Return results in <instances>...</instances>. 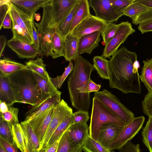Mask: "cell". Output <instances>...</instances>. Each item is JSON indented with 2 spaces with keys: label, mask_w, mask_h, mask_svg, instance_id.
I'll return each instance as SVG.
<instances>
[{
  "label": "cell",
  "mask_w": 152,
  "mask_h": 152,
  "mask_svg": "<svg viewBox=\"0 0 152 152\" xmlns=\"http://www.w3.org/2000/svg\"><path fill=\"white\" fill-rule=\"evenodd\" d=\"M136 53L123 47L109 61V86L123 93H141L138 69L140 67Z\"/></svg>",
  "instance_id": "6da1fadb"
},
{
  "label": "cell",
  "mask_w": 152,
  "mask_h": 152,
  "mask_svg": "<svg viewBox=\"0 0 152 152\" xmlns=\"http://www.w3.org/2000/svg\"><path fill=\"white\" fill-rule=\"evenodd\" d=\"M73 68L68 80V87L72 106L77 110L88 111L91 103L90 95L86 89L93 65L81 56L74 60Z\"/></svg>",
  "instance_id": "7a4b0ae2"
},
{
  "label": "cell",
  "mask_w": 152,
  "mask_h": 152,
  "mask_svg": "<svg viewBox=\"0 0 152 152\" xmlns=\"http://www.w3.org/2000/svg\"><path fill=\"white\" fill-rule=\"evenodd\" d=\"M8 76L17 102L28 104L33 106L50 96L41 93L37 87L33 72L30 70H21Z\"/></svg>",
  "instance_id": "3957f363"
},
{
  "label": "cell",
  "mask_w": 152,
  "mask_h": 152,
  "mask_svg": "<svg viewBox=\"0 0 152 152\" xmlns=\"http://www.w3.org/2000/svg\"><path fill=\"white\" fill-rule=\"evenodd\" d=\"M92 100L89 127V134L91 137L97 141L101 127L106 124L111 123L122 127L126 125L96 97L94 96Z\"/></svg>",
  "instance_id": "277c9868"
},
{
  "label": "cell",
  "mask_w": 152,
  "mask_h": 152,
  "mask_svg": "<svg viewBox=\"0 0 152 152\" xmlns=\"http://www.w3.org/2000/svg\"><path fill=\"white\" fill-rule=\"evenodd\" d=\"M12 22V39L33 45L32 18L12 2L9 10Z\"/></svg>",
  "instance_id": "5b68a950"
},
{
  "label": "cell",
  "mask_w": 152,
  "mask_h": 152,
  "mask_svg": "<svg viewBox=\"0 0 152 152\" xmlns=\"http://www.w3.org/2000/svg\"><path fill=\"white\" fill-rule=\"evenodd\" d=\"M51 1L42 7L43 15L41 21L37 23L34 21V23L37 28L39 48L44 52V55L48 57L50 56L53 28L55 25L53 16Z\"/></svg>",
  "instance_id": "8992f818"
},
{
  "label": "cell",
  "mask_w": 152,
  "mask_h": 152,
  "mask_svg": "<svg viewBox=\"0 0 152 152\" xmlns=\"http://www.w3.org/2000/svg\"><path fill=\"white\" fill-rule=\"evenodd\" d=\"M94 96L102 102L126 125L135 118L134 114L124 105L118 98L107 90L95 92Z\"/></svg>",
  "instance_id": "52a82bcc"
},
{
  "label": "cell",
  "mask_w": 152,
  "mask_h": 152,
  "mask_svg": "<svg viewBox=\"0 0 152 152\" xmlns=\"http://www.w3.org/2000/svg\"><path fill=\"white\" fill-rule=\"evenodd\" d=\"M73 113L72 110L64 99L54 106L53 114L40 147L39 151L45 152L53 132L62 121Z\"/></svg>",
  "instance_id": "ba28073f"
},
{
  "label": "cell",
  "mask_w": 152,
  "mask_h": 152,
  "mask_svg": "<svg viewBox=\"0 0 152 152\" xmlns=\"http://www.w3.org/2000/svg\"><path fill=\"white\" fill-rule=\"evenodd\" d=\"M145 119L143 116L135 118L126 125L113 140L109 150H118L131 140L142 128Z\"/></svg>",
  "instance_id": "9c48e42d"
},
{
  "label": "cell",
  "mask_w": 152,
  "mask_h": 152,
  "mask_svg": "<svg viewBox=\"0 0 152 152\" xmlns=\"http://www.w3.org/2000/svg\"><path fill=\"white\" fill-rule=\"evenodd\" d=\"M118 25V28L114 36L105 45L102 56L105 58H110L113 56L128 36L135 31L131 24L127 21L122 22Z\"/></svg>",
  "instance_id": "30bf717a"
},
{
  "label": "cell",
  "mask_w": 152,
  "mask_h": 152,
  "mask_svg": "<svg viewBox=\"0 0 152 152\" xmlns=\"http://www.w3.org/2000/svg\"><path fill=\"white\" fill-rule=\"evenodd\" d=\"M89 2L95 16L107 23L116 21L123 15L112 6L110 0H90Z\"/></svg>",
  "instance_id": "8fae6325"
},
{
  "label": "cell",
  "mask_w": 152,
  "mask_h": 152,
  "mask_svg": "<svg viewBox=\"0 0 152 152\" xmlns=\"http://www.w3.org/2000/svg\"><path fill=\"white\" fill-rule=\"evenodd\" d=\"M55 105L52 106L38 115L25 121L29 124L37 136L40 143V147L52 118Z\"/></svg>",
  "instance_id": "7c38bea8"
},
{
  "label": "cell",
  "mask_w": 152,
  "mask_h": 152,
  "mask_svg": "<svg viewBox=\"0 0 152 152\" xmlns=\"http://www.w3.org/2000/svg\"><path fill=\"white\" fill-rule=\"evenodd\" d=\"M107 24L106 21L91 15L80 23L71 33L79 38L96 31H100L102 34L104 31Z\"/></svg>",
  "instance_id": "4fadbf2b"
},
{
  "label": "cell",
  "mask_w": 152,
  "mask_h": 152,
  "mask_svg": "<svg viewBox=\"0 0 152 152\" xmlns=\"http://www.w3.org/2000/svg\"><path fill=\"white\" fill-rule=\"evenodd\" d=\"M7 46L20 58H34L38 55H44L41 49H36L33 45L12 38L7 42Z\"/></svg>",
  "instance_id": "5bb4252c"
},
{
  "label": "cell",
  "mask_w": 152,
  "mask_h": 152,
  "mask_svg": "<svg viewBox=\"0 0 152 152\" xmlns=\"http://www.w3.org/2000/svg\"><path fill=\"white\" fill-rule=\"evenodd\" d=\"M78 0H52L51 4L55 25L58 26L67 16Z\"/></svg>",
  "instance_id": "9a60e30c"
},
{
  "label": "cell",
  "mask_w": 152,
  "mask_h": 152,
  "mask_svg": "<svg viewBox=\"0 0 152 152\" xmlns=\"http://www.w3.org/2000/svg\"><path fill=\"white\" fill-rule=\"evenodd\" d=\"M61 92L59 91L32 106L26 113L24 121H26L44 112L52 106L59 103L61 101Z\"/></svg>",
  "instance_id": "2e32d148"
},
{
  "label": "cell",
  "mask_w": 152,
  "mask_h": 152,
  "mask_svg": "<svg viewBox=\"0 0 152 152\" xmlns=\"http://www.w3.org/2000/svg\"><path fill=\"white\" fill-rule=\"evenodd\" d=\"M101 32L96 31L85 35L79 39L77 55L86 53L90 55L93 50L99 46Z\"/></svg>",
  "instance_id": "e0dca14e"
},
{
  "label": "cell",
  "mask_w": 152,
  "mask_h": 152,
  "mask_svg": "<svg viewBox=\"0 0 152 152\" xmlns=\"http://www.w3.org/2000/svg\"><path fill=\"white\" fill-rule=\"evenodd\" d=\"M123 128L111 123L104 124L100 131L97 141L109 150L113 140Z\"/></svg>",
  "instance_id": "ac0fdd59"
},
{
  "label": "cell",
  "mask_w": 152,
  "mask_h": 152,
  "mask_svg": "<svg viewBox=\"0 0 152 152\" xmlns=\"http://www.w3.org/2000/svg\"><path fill=\"white\" fill-rule=\"evenodd\" d=\"M89 130L87 123H77L72 125L66 131L72 142L77 146L82 148L89 134Z\"/></svg>",
  "instance_id": "d6986e66"
},
{
  "label": "cell",
  "mask_w": 152,
  "mask_h": 152,
  "mask_svg": "<svg viewBox=\"0 0 152 152\" xmlns=\"http://www.w3.org/2000/svg\"><path fill=\"white\" fill-rule=\"evenodd\" d=\"M20 124L25 138L26 149L24 152H41L39 140L30 125L24 121L21 122Z\"/></svg>",
  "instance_id": "ffe728a7"
},
{
  "label": "cell",
  "mask_w": 152,
  "mask_h": 152,
  "mask_svg": "<svg viewBox=\"0 0 152 152\" xmlns=\"http://www.w3.org/2000/svg\"><path fill=\"white\" fill-rule=\"evenodd\" d=\"M52 0H11L12 3L31 18L37 11Z\"/></svg>",
  "instance_id": "44dd1931"
},
{
  "label": "cell",
  "mask_w": 152,
  "mask_h": 152,
  "mask_svg": "<svg viewBox=\"0 0 152 152\" xmlns=\"http://www.w3.org/2000/svg\"><path fill=\"white\" fill-rule=\"evenodd\" d=\"M0 101L12 106L17 102L14 92L8 76L0 75Z\"/></svg>",
  "instance_id": "7402d4cb"
},
{
  "label": "cell",
  "mask_w": 152,
  "mask_h": 152,
  "mask_svg": "<svg viewBox=\"0 0 152 152\" xmlns=\"http://www.w3.org/2000/svg\"><path fill=\"white\" fill-rule=\"evenodd\" d=\"M64 38L60 32L58 26L55 25L52 35L50 56L53 59L61 56L64 57Z\"/></svg>",
  "instance_id": "603a6c76"
},
{
  "label": "cell",
  "mask_w": 152,
  "mask_h": 152,
  "mask_svg": "<svg viewBox=\"0 0 152 152\" xmlns=\"http://www.w3.org/2000/svg\"><path fill=\"white\" fill-rule=\"evenodd\" d=\"M79 38L74 36L72 33L64 38L65 51L64 57L66 60L70 62L78 56L77 51Z\"/></svg>",
  "instance_id": "cb8c5ba5"
},
{
  "label": "cell",
  "mask_w": 152,
  "mask_h": 152,
  "mask_svg": "<svg viewBox=\"0 0 152 152\" xmlns=\"http://www.w3.org/2000/svg\"><path fill=\"white\" fill-rule=\"evenodd\" d=\"M27 69V66L21 63L4 57L0 60V75L7 76L17 72Z\"/></svg>",
  "instance_id": "d4e9b609"
},
{
  "label": "cell",
  "mask_w": 152,
  "mask_h": 152,
  "mask_svg": "<svg viewBox=\"0 0 152 152\" xmlns=\"http://www.w3.org/2000/svg\"><path fill=\"white\" fill-rule=\"evenodd\" d=\"M89 1L81 0L75 15L71 27L70 33L83 20L90 16Z\"/></svg>",
  "instance_id": "484cf974"
},
{
  "label": "cell",
  "mask_w": 152,
  "mask_h": 152,
  "mask_svg": "<svg viewBox=\"0 0 152 152\" xmlns=\"http://www.w3.org/2000/svg\"><path fill=\"white\" fill-rule=\"evenodd\" d=\"M37 88L43 94L50 96L59 91L52 83L50 78H45L33 73Z\"/></svg>",
  "instance_id": "4316f807"
},
{
  "label": "cell",
  "mask_w": 152,
  "mask_h": 152,
  "mask_svg": "<svg viewBox=\"0 0 152 152\" xmlns=\"http://www.w3.org/2000/svg\"><path fill=\"white\" fill-rule=\"evenodd\" d=\"M73 119L72 113L68 116L62 121L52 135L46 149L61 138L69 127L72 124Z\"/></svg>",
  "instance_id": "83f0119b"
},
{
  "label": "cell",
  "mask_w": 152,
  "mask_h": 152,
  "mask_svg": "<svg viewBox=\"0 0 152 152\" xmlns=\"http://www.w3.org/2000/svg\"><path fill=\"white\" fill-rule=\"evenodd\" d=\"M143 62V65L140 78L148 91L152 92V58L144 60Z\"/></svg>",
  "instance_id": "f1b7e54d"
},
{
  "label": "cell",
  "mask_w": 152,
  "mask_h": 152,
  "mask_svg": "<svg viewBox=\"0 0 152 152\" xmlns=\"http://www.w3.org/2000/svg\"><path fill=\"white\" fill-rule=\"evenodd\" d=\"M43 57H37L35 60H30L26 63L27 70L36 73L42 77L49 78L50 77L46 69V65L44 62Z\"/></svg>",
  "instance_id": "f546056e"
},
{
  "label": "cell",
  "mask_w": 152,
  "mask_h": 152,
  "mask_svg": "<svg viewBox=\"0 0 152 152\" xmlns=\"http://www.w3.org/2000/svg\"><path fill=\"white\" fill-rule=\"evenodd\" d=\"M93 66L99 76L102 79L109 80V61L101 56H94L93 58Z\"/></svg>",
  "instance_id": "4dcf8cb0"
},
{
  "label": "cell",
  "mask_w": 152,
  "mask_h": 152,
  "mask_svg": "<svg viewBox=\"0 0 152 152\" xmlns=\"http://www.w3.org/2000/svg\"><path fill=\"white\" fill-rule=\"evenodd\" d=\"M81 147L75 145L66 131L60 139L56 152H82Z\"/></svg>",
  "instance_id": "1f68e13d"
},
{
  "label": "cell",
  "mask_w": 152,
  "mask_h": 152,
  "mask_svg": "<svg viewBox=\"0 0 152 152\" xmlns=\"http://www.w3.org/2000/svg\"><path fill=\"white\" fill-rule=\"evenodd\" d=\"M14 144L21 152L26 149L24 136L22 128L19 123L12 126Z\"/></svg>",
  "instance_id": "d6a6232c"
},
{
  "label": "cell",
  "mask_w": 152,
  "mask_h": 152,
  "mask_svg": "<svg viewBox=\"0 0 152 152\" xmlns=\"http://www.w3.org/2000/svg\"><path fill=\"white\" fill-rule=\"evenodd\" d=\"M80 1L81 0H78L74 8L65 19L58 26L60 32L64 38L70 33L73 19Z\"/></svg>",
  "instance_id": "836d02e7"
},
{
  "label": "cell",
  "mask_w": 152,
  "mask_h": 152,
  "mask_svg": "<svg viewBox=\"0 0 152 152\" xmlns=\"http://www.w3.org/2000/svg\"><path fill=\"white\" fill-rule=\"evenodd\" d=\"M82 148L85 152H109V151L91 137L89 134L86 137Z\"/></svg>",
  "instance_id": "e575fe53"
},
{
  "label": "cell",
  "mask_w": 152,
  "mask_h": 152,
  "mask_svg": "<svg viewBox=\"0 0 152 152\" xmlns=\"http://www.w3.org/2000/svg\"><path fill=\"white\" fill-rule=\"evenodd\" d=\"M142 141L148 149L152 152V116H149L145 126L142 132Z\"/></svg>",
  "instance_id": "d590c367"
},
{
  "label": "cell",
  "mask_w": 152,
  "mask_h": 152,
  "mask_svg": "<svg viewBox=\"0 0 152 152\" xmlns=\"http://www.w3.org/2000/svg\"><path fill=\"white\" fill-rule=\"evenodd\" d=\"M149 9L150 8L141 4L134 2L133 1L124 10L123 15L127 16L132 19L137 15Z\"/></svg>",
  "instance_id": "8d00e7d4"
},
{
  "label": "cell",
  "mask_w": 152,
  "mask_h": 152,
  "mask_svg": "<svg viewBox=\"0 0 152 152\" xmlns=\"http://www.w3.org/2000/svg\"><path fill=\"white\" fill-rule=\"evenodd\" d=\"M0 137L11 144H14L12 125L0 117Z\"/></svg>",
  "instance_id": "74e56055"
},
{
  "label": "cell",
  "mask_w": 152,
  "mask_h": 152,
  "mask_svg": "<svg viewBox=\"0 0 152 152\" xmlns=\"http://www.w3.org/2000/svg\"><path fill=\"white\" fill-rule=\"evenodd\" d=\"M18 108L8 106V110L4 113H0V117L12 126L19 123L18 119Z\"/></svg>",
  "instance_id": "f35d334b"
},
{
  "label": "cell",
  "mask_w": 152,
  "mask_h": 152,
  "mask_svg": "<svg viewBox=\"0 0 152 152\" xmlns=\"http://www.w3.org/2000/svg\"><path fill=\"white\" fill-rule=\"evenodd\" d=\"M73 67V63L71 61L68 66L65 68V70L61 75L54 78L50 77L51 81L56 88L58 89L61 88L66 78L72 70Z\"/></svg>",
  "instance_id": "ab89813d"
},
{
  "label": "cell",
  "mask_w": 152,
  "mask_h": 152,
  "mask_svg": "<svg viewBox=\"0 0 152 152\" xmlns=\"http://www.w3.org/2000/svg\"><path fill=\"white\" fill-rule=\"evenodd\" d=\"M118 25L113 23H108L107 26L103 33L101 34L105 45L111 39L116 33Z\"/></svg>",
  "instance_id": "60d3db41"
},
{
  "label": "cell",
  "mask_w": 152,
  "mask_h": 152,
  "mask_svg": "<svg viewBox=\"0 0 152 152\" xmlns=\"http://www.w3.org/2000/svg\"><path fill=\"white\" fill-rule=\"evenodd\" d=\"M143 113L148 117L152 116V92H148L142 102Z\"/></svg>",
  "instance_id": "b9f144b4"
},
{
  "label": "cell",
  "mask_w": 152,
  "mask_h": 152,
  "mask_svg": "<svg viewBox=\"0 0 152 152\" xmlns=\"http://www.w3.org/2000/svg\"><path fill=\"white\" fill-rule=\"evenodd\" d=\"M73 119L72 124L77 123L86 124L89 119L88 111L77 110L73 113Z\"/></svg>",
  "instance_id": "7bdbcfd3"
},
{
  "label": "cell",
  "mask_w": 152,
  "mask_h": 152,
  "mask_svg": "<svg viewBox=\"0 0 152 152\" xmlns=\"http://www.w3.org/2000/svg\"><path fill=\"white\" fill-rule=\"evenodd\" d=\"M134 0H110L112 6L118 12L123 14L126 8L131 4Z\"/></svg>",
  "instance_id": "ee69618b"
},
{
  "label": "cell",
  "mask_w": 152,
  "mask_h": 152,
  "mask_svg": "<svg viewBox=\"0 0 152 152\" xmlns=\"http://www.w3.org/2000/svg\"><path fill=\"white\" fill-rule=\"evenodd\" d=\"M11 3V0H0V26L9 10Z\"/></svg>",
  "instance_id": "f6af8a7d"
},
{
  "label": "cell",
  "mask_w": 152,
  "mask_h": 152,
  "mask_svg": "<svg viewBox=\"0 0 152 152\" xmlns=\"http://www.w3.org/2000/svg\"><path fill=\"white\" fill-rule=\"evenodd\" d=\"M118 150L119 152H141L139 144H134L131 140L128 142Z\"/></svg>",
  "instance_id": "bcb514c9"
},
{
  "label": "cell",
  "mask_w": 152,
  "mask_h": 152,
  "mask_svg": "<svg viewBox=\"0 0 152 152\" xmlns=\"http://www.w3.org/2000/svg\"><path fill=\"white\" fill-rule=\"evenodd\" d=\"M0 142V145L6 152H18L15 144H11L1 137Z\"/></svg>",
  "instance_id": "7dc6e473"
},
{
  "label": "cell",
  "mask_w": 152,
  "mask_h": 152,
  "mask_svg": "<svg viewBox=\"0 0 152 152\" xmlns=\"http://www.w3.org/2000/svg\"><path fill=\"white\" fill-rule=\"evenodd\" d=\"M32 36L34 41L33 45L37 49H40L39 48V38L36 27L34 23L33 19L32 24Z\"/></svg>",
  "instance_id": "c3c4849f"
},
{
  "label": "cell",
  "mask_w": 152,
  "mask_h": 152,
  "mask_svg": "<svg viewBox=\"0 0 152 152\" xmlns=\"http://www.w3.org/2000/svg\"><path fill=\"white\" fill-rule=\"evenodd\" d=\"M138 29L142 34L152 31V20L139 24Z\"/></svg>",
  "instance_id": "681fc988"
},
{
  "label": "cell",
  "mask_w": 152,
  "mask_h": 152,
  "mask_svg": "<svg viewBox=\"0 0 152 152\" xmlns=\"http://www.w3.org/2000/svg\"><path fill=\"white\" fill-rule=\"evenodd\" d=\"M101 87V85L95 83L90 79L87 86L86 93L88 94H90V93L91 92H98Z\"/></svg>",
  "instance_id": "f907efd6"
},
{
  "label": "cell",
  "mask_w": 152,
  "mask_h": 152,
  "mask_svg": "<svg viewBox=\"0 0 152 152\" xmlns=\"http://www.w3.org/2000/svg\"><path fill=\"white\" fill-rule=\"evenodd\" d=\"M12 19L9 10L4 18L2 24L0 26V29L3 27L4 28L10 29L12 28L11 26Z\"/></svg>",
  "instance_id": "816d5d0a"
},
{
  "label": "cell",
  "mask_w": 152,
  "mask_h": 152,
  "mask_svg": "<svg viewBox=\"0 0 152 152\" xmlns=\"http://www.w3.org/2000/svg\"><path fill=\"white\" fill-rule=\"evenodd\" d=\"M7 43V38L4 35L0 36V57H1Z\"/></svg>",
  "instance_id": "f5cc1de1"
},
{
  "label": "cell",
  "mask_w": 152,
  "mask_h": 152,
  "mask_svg": "<svg viewBox=\"0 0 152 152\" xmlns=\"http://www.w3.org/2000/svg\"><path fill=\"white\" fill-rule=\"evenodd\" d=\"M60 139L47 148L45 152H56Z\"/></svg>",
  "instance_id": "db71d44e"
},
{
  "label": "cell",
  "mask_w": 152,
  "mask_h": 152,
  "mask_svg": "<svg viewBox=\"0 0 152 152\" xmlns=\"http://www.w3.org/2000/svg\"><path fill=\"white\" fill-rule=\"evenodd\" d=\"M134 2L141 4L149 8H152V0H134Z\"/></svg>",
  "instance_id": "11a10c76"
},
{
  "label": "cell",
  "mask_w": 152,
  "mask_h": 152,
  "mask_svg": "<svg viewBox=\"0 0 152 152\" xmlns=\"http://www.w3.org/2000/svg\"><path fill=\"white\" fill-rule=\"evenodd\" d=\"M8 110V106L4 102L0 101V113H4Z\"/></svg>",
  "instance_id": "9f6ffc18"
},
{
  "label": "cell",
  "mask_w": 152,
  "mask_h": 152,
  "mask_svg": "<svg viewBox=\"0 0 152 152\" xmlns=\"http://www.w3.org/2000/svg\"><path fill=\"white\" fill-rule=\"evenodd\" d=\"M34 17H35V19L37 21H39L40 20V16L39 14L36 13L34 16Z\"/></svg>",
  "instance_id": "6f0895ef"
},
{
  "label": "cell",
  "mask_w": 152,
  "mask_h": 152,
  "mask_svg": "<svg viewBox=\"0 0 152 152\" xmlns=\"http://www.w3.org/2000/svg\"><path fill=\"white\" fill-rule=\"evenodd\" d=\"M0 152H6L1 145H0Z\"/></svg>",
  "instance_id": "680465c9"
},
{
  "label": "cell",
  "mask_w": 152,
  "mask_h": 152,
  "mask_svg": "<svg viewBox=\"0 0 152 152\" xmlns=\"http://www.w3.org/2000/svg\"><path fill=\"white\" fill-rule=\"evenodd\" d=\"M109 152H115L113 150H110Z\"/></svg>",
  "instance_id": "91938a15"
}]
</instances>
